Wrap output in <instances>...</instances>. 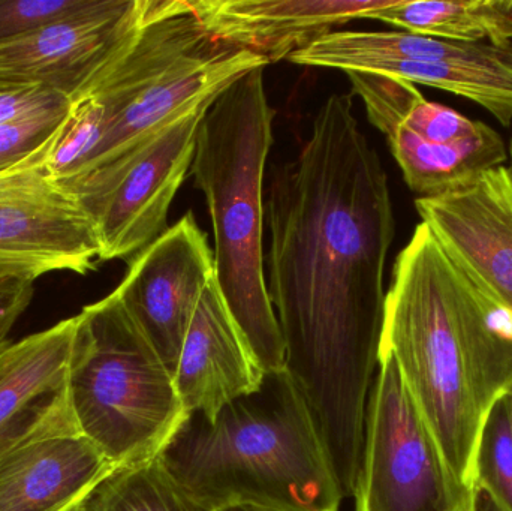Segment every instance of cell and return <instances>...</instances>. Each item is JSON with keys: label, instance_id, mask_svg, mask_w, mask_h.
<instances>
[{"label": "cell", "instance_id": "cell-19", "mask_svg": "<svg viewBox=\"0 0 512 511\" xmlns=\"http://www.w3.org/2000/svg\"><path fill=\"white\" fill-rule=\"evenodd\" d=\"M81 511H212L189 497L158 458L119 468L95 489Z\"/></svg>", "mask_w": 512, "mask_h": 511}, {"label": "cell", "instance_id": "cell-6", "mask_svg": "<svg viewBox=\"0 0 512 511\" xmlns=\"http://www.w3.org/2000/svg\"><path fill=\"white\" fill-rule=\"evenodd\" d=\"M75 317L65 386L75 425L117 468L158 458L186 419L174 375L116 291Z\"/></svg>", "mask_w": 512, "mask_h": 511}, {"label": "cell", "instance_id": "cell-17", "mask_svg": "<svg viewBox=\"0 0 512 511\" xmlns=\"http://www.w3.org/2000/svg\"><path fill=\"white\" fill-rule=\"evenodd\" d=\"M264 375L213 278L201 294L174 371L186 416L215 419L225 405L258 390Z\"/></svg>", "mask_w": 512, "mask_h": 511}, {"label": "cell", "instance_id": "cell-3", "mask_svg": "<svg viewBox=\"0 0 512 511\" xmlns=\"http://www.w3.org/2000/svg\"><path fill=\"white\" fill-rule=\"evenodd\" d=\"M174 482L212 511L252 506L339 511L343 495L309 407L286 369L225 405L189 414L158 456Z\"/></svg>", "mask_w": 512, "mask_h": 511}, {"label": "cell", "instance_id": "cell-8", "mask_svg": "<svg viewBox=\"0 0 512 511\" xmlns=\"http://www.w3.org/2000/svg\"><path fill=\"white\" fill-rule=\"evenodd\" d=\"M355 511H477L451 476L397 363L379 353L364 423Z\"/></svg>", "mask_w": 512, "mask_h": 511}, {"label": "cell", "instance_id": "cell-20", "mask_svg": "<svg viewBox=\"0 0 512 511\" xmlns=\"http://www.w3.org/2000/svg\"><path fill=\"white\" fill-rule=\"evenodd\" d=\"M477 506L484 500L490 511H512V431L504 401L493 407L477 455Z\"/></svg>", "mask_w": 512, "mask_h": 511}, {"label": "cell", "instance_id": "cell-27", "mask_svg": "<svg viewBox=\"0 0 512 511\" xmlns=\"http://www.w3.org/2000/svg\"><path fill=\"white\" fill-rule=\"evenodd\" d=\"M505 404V408H507L508 413V419H510V425H511V431H512V390L510 393H508L507 396H505L504 399H502Z\"/></svg>", "mask_w": 512, "mask_h": 511}, {"label": "cell", "instance_id": "cell-28", "mask_svg": "<svg viewBox=\"0 0 512 511\" xmlns=\"http://www.w3.org/2000/svg\"><path fill=\"white\" fill-rule=\"evenodd\" d=\"M508 158H510L511 161V173H512V132H511V138H510V144H508Z\"/></svg>", "mask_w": 512, "mask_h": 511}, {"label": "cell", "instance_id": "cell-12", "mask_svg": "<svg viewBox=\"0 0 512 511\" xmlns=\"http://www.w3.org/2000/svg\"><path fill=\"white\" fill-rule=\"evenodd\" d=\"M165 0H93L68 20L0 44V83L42 87L75 101Z\"/></svg>", "mask_w": 512, "mask_h": 511}, {"label": "cell", "instance_id": "cell-9", "mask_svg": "<svg viewBox=\"0 0 512 511\" xmlns=\"http://www.w3.org/2000/svg\"><path fill=\"white\" fill-rule=\"evenodd\" d=\"M295 65L370 72L471 99L512 125V51L411 32H333L289 57Z\"/></svg>", "mask_w": 512, "mask_h": 511}, {"label": "cell", "instance_id": "cell-5", "mask_svg": "<svg viewBox=\"0 0 512 511\" xmlns=\"http://www.w3.org/2000/svg\"><path fill=\"white\" fill-rule=\"evenodd\" d=\"M267 65L216 41L189 0H167L84 93L104 108V132L80 173L60 183L78 194L104 182L165 126Z\"/></svg>", "mask_w": 512, "mask_h": 511}, {"label": "cell", "instance_id": "cell-1", "mask_svg": "<svg viewBox=\"0 0 512 511\" xmlns=\"http://www.w3.org/2000/svg\"><path fill=\"white\" fill-rule=\"evenodd\" d=\"M264 203L265 281L285 369L309 407L343 498L351 497L396 233L387 173L351 95L328 96L297 158L273 171Z\"/></svg>", "mask_w": 512, "mask_h": 511}, {"label": "cell", "instance_id": "cell-21", "mask_svg": "<svg viewBox=\"0 0 512 511\" xmlns=\"http://www.w3.org/2000/svg\"><path fill=\"white\" fill-rule=\"evenodd\" d=\"M104 132V108L90 96L72 101L71 113L48 150L45 165L59 182L80 173Z\"/></svg>", "mask_w": 512, "mask_h": 511}, {"label": "cell", "instance_id": "cell-25", "mask_svg": "<svg viewBox=\"0 0 512 511\" xmlns=\"http://www.w3.org/2000/svg\"><path fill=\"white\" fill-rule=\"evenodd\" d=\"M35 281L0 273V350L9 344V335L35 293Z\"/></svg>", "mask_w": 512, "mask_h": 511}, {"label": "cell", "instance_id": "cell-14", "mask_svg": "<svg viewBox=\"0 0 512 511\" xmlns=\"http://www.w3.org/2000/svg\"><path fill=\"white\" fill-rule=\"evenodd\" d=\"M213 278L215 255L189 212L129 263L114 290L173 375L201 294Z\"/></svg>", "mask_w": 512, "mask_h": 511}, {"label": "cell", "instance_id": "cell-16", "mask_svg": "<svg viewBox=\"0 0 512 511\" xmlns=\"http://www.w3.org/2000/svg\"><path fill=\"white\" fill-rule=\"evenodd\" d=\"M393 0H194L206 32L267 63L289 60L336 27L369 18Z\"/></svg>", "mask_w": 512, "mask_h": 511}, {"label": "cell", "instance_id": "cell-23", "mask_svg": "<svg viewBox=\"0 0 512 511\" xmlns=\"http://www.w3.org/2000/svg\"><path fill=\"white\" fill-rule=\"evenodd\" d=\"M93 0H0V44L86 11Z\"/></svg>", "mask_w": 512, "mask_h": 511}, {"label": "cell", "instance_id": "cell-26", "mask_svg": "<svg viewBox=\"0 0 512 511\" xmlns=\"http://www.w3.org/2000/svg\"><path fill=\"white\" fill-rule=\"evenodd\" d=\"M221 511H276V510L261 509V507H252V506H236V507H228V509H224Z\"/></svg>", "mask_w": 512, "mask_h": 511}, {"label": "cell", "instance_id": "cell-10", "mask_svg": "<svg viewBox=\"0 0 512 511\" xmlns=\"http://www.w3.org/2000/svg\"><path fill=\"white\" fill-rule=\"evenodd\" d=\"M216 98L186 111L104 182L75 195L95 222L101 261L131 263L168 230V212L191 171L201 120Z\"/></svg>", "mask_w": 512, "mask_h": 511}, {"label": "cell", "instance_id": "cell-22", "mask_svg": "<svg viewBox=\"0 0 512 511\" xmlns=\"http://www.w3.org/2000/svg\"><path fill=\"white\" fill-rule=\"evenodd\" d=\"M72 102L0 123V174L15 170L48 149L65 125Z\"/></svg>", "mask_w": 512, "mask_h": 511}, {"label": "cell", "instance_id": "cell-24", "mask_svg": "<svg viewBox=\"0 0 512 511\" xmlns=\"http://www.w3.org/2000/svg\"><path fill=\"white\" fill-rule=\"evenodd\" d=\"M72 102L66 96L42 87L0 83V123L50 110Z\"/></svg>", "mask_w": 512, "mask_h": 511}, {"label": "cell", "instance_id": "cell-18", "mask_svg": "<svg viewBox=\"0 0 512 511\" xmlns=\"http://www.w3.org/2000/svg\"><path fill=\"white\" fill-rule=\"evenodd\" d=\"M77 317L0 350V450L32 428L66 386Z\"/></svg>", "mask_w": 512, "mask_h": 511}, {"label": "cell", "instance_id": "cell-2", "mask_svg": "<svg viewBox=\"0 0 512 511\" xmlns=\"http://www.w3.org/2000/svg\"><path fill=\"white\" fill-rule=\"evenodd\" d=\"M379 353L397 363L451 476L475 494L481 434L512 390V315L423 222L394 263Z\"/></svg>", "mask_w": 512, "mask_h": 511}, {"label": "cell", "instance_id": "cell-13", "mask_svg": "<svg viewBox=\"0 0 512 511\" xmlns=\"http://www.w3.org/2000/svg\"><path fill=\"white\" fill-rule=\"evenodd\" d=\"M119 470L75 425L66 392L0 452V511H81Z\"/></svg>", "mask_w": 512, "mask_h": 511}, {"label": "cell", "instance_id": "cell-15", "mask_svg": "<svg viewBox=\"0 0 512 511\" xmlns=\"http://www.w3.org/2000/svg\"><path fill=\"white\" fill-rule=\"evenodd\" d=\"M445 254L512 315V173L495 168L471 185L415 200Z\"/></svg>", "mask_w": 512, "mask_h": 511}, {"label": "cell", "instance_id": "cell-7", "mask_svg": "<svg viewBox=\"0 0 512 511\" xmlns=\"http://www.w3.org/2000/svg\"><path fill=\"white\" fill-rule=\"evenodd\" d=\"M346 75L418 198L465 188L507 162L508 146L492 126L427 101L415 84L370 72Z\"/></svg>", "mask_w": 512, "mask_h": 511}, {"label": "cell", "instance_id": "cell-4", "mask_svg": "<svg viewBox=\"0 0 512 511\" xmlns=\"http://www.w3.org/2000/svg\"><path fill=\"white\" fill-rule=\"evenodd\" d=\"M264 69L224 90L200 123L191 173L206 197L219 291L259 368L285 369V347L265 281L264 177L273 110Z\"/></svg>", "mask_w": 512, "mask_h": 511}, {"label": "cell", "instance_id": "cell-11", "mask_svg": "<svg viewBox=\"0 0 512 511\" xmlns=\"http://www.w3.org/2000/svg\"><path fill=\"white\" fill-rule=\"evenodd\" d=\"M51 147V146H50ZM41 155L0 174V273L33 281L50 272L86 275L101 261L98 230Z\"/></svg>", "mask_w": 512, "mask_h": 511}]
</instances>
